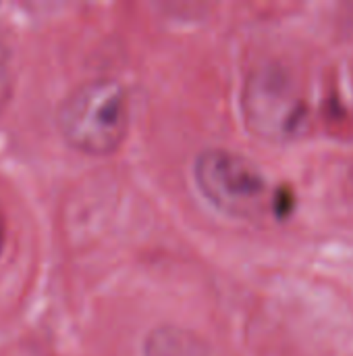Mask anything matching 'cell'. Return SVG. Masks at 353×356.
Wrapping results in <instances>:
<instances>
[{"label": "cell", "mask_w": 353, "mask_h": 356, "mask_svg": "<svg viewBox=\"0 0 353 356\" xmlns=\"http://www.w3.org/2000/svg\"><path fill=\"white\" fill-rule=\"evenodd\" d=\"M193 175L204 198L221 213L235 219L252 221L268 213L283 217L293 207V196H285V190H270L258 165L225 148L200 152Z\"/></svg>", "instance_id": "1"}, {"label": "cell", "mask_w": 353, "mask_h": 356, "mask_svg": "<svg viewBox=\"0 0 353 356\" xmlns=\"http://www.w3.org/2000/svg\"><path fill=\"white\" fill-rule=\"evenodd\" d=\"M129 96L114 79H94L75 88L58 108L64 142L92 156L117 152L129 131Z\"/></svg>", "instance_id": "2"}, {"label": "cell", "mask_w": 353, "mask_h": 356, "mask_svg": "<svg viewBox=\"0 0 353 356\" xmlns=\"http://www.w3.org/2000/svg\"><path fill=\"white\" fill-rule=\"evenodd\" d=\"M243 115L256 136L291 140L306 125V102L293 79L279 67H262L243 90Z\"/></svg>", "instance_id": "3"}, {"label": "cell", "mask_w": 353, "mask_h": 356, "mask_svg": "<svg viewBox=\"0 0 353 356\" xmlns=\"http://www.w3.org/2000/svg\"><path fill=\"white\" fill-rule=\"evenodd\" d=\"M146 356H204L202 346L196 338L183 334V332H154L150 336Z\"/></svg>", "instance_id": "4"}, {"label": "cell", "mask_w": 353, "mask_h": 356, "mask_svg": "<svg viewBox=\"0 0 353 356\" xmlns=\"http://www.w3.org/2000/svg\"><path fill=\"white\" fill-rule=\"evenodd\" d=\"M4 242H6V219H4V215L0 211V254H2Z\"/></svg>", "instance_id": "5"}]
</instances>
